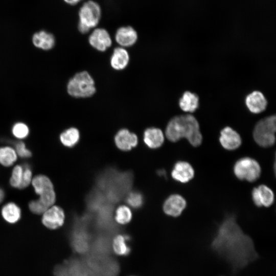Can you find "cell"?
<instances>
[{
    "label": "cell",
    "instance_id": "1",
    "mask_svg": "<svg viewBox=\"0 0 276 276\" xmlns=\"http://www.w3.org/2000/svg\"><path fill=\"white\" fill-rule=\"evenodd\" d=\"M210 247L234 273L259 258L252 239L243 232L234 215L226 216L219 224Z\"/></svg>",
    "mask_w": 276,
    "mask_h": 276
},
{
    "label": "cell",
    "instance_id": "2",
    "mask_svg": "<svg viewBox=\"0 0 276 276\" xmlns=\"http://www.w3.org/2000/svg\"><path fill=\"white\" fill-rule=\"evenodd\" d=\"M165 132L167 138L172 142L185 138L191 145L198 147L202 141L199 123L196 119L190 114L172 118L168 123Z\"/></svg>",
    "mask_w": 276,
    "mask_h": 276
},
{
    "label": "cell",
    "instance_id": "3",
    "mask_svg": "<svg viewBox=\"0 0 276 276\" xmlns=\"http://www.w3.org/2000/svg\"><path fill=\"white\" fill-rule=\"evenodd\" d=\"M101 15V8L97 2L93 0L85 2L79 10L78 28L79 32L85 34L96 27L99 23Z\"/></svg>",
    "mask_w": 276,
    "mask_h": 276
},
{
    "label": "cell",
    "instance_id": "4",
    "mask_svg": "<svg viewBox=\"0 0 276 276\" xmlns=\"http://www.w3.org/2000/svg\"><path fill=\"white\" fill-rule=\"evenodd\" d=\"M67 90L70 96L75 98L89 97L96 91L95 82L88 72H79L69 80Z\"/></svg>",
    "mask_w": 276,
    "mask_h": 276
},
{
    "label": "cell",
    "instance_id": "5",
    "mask_svg": "<svg viewBox=\"0 0 276 276\" xmlns=\"http://www.w3.org/2000/svg\"><path fill=\"white\" fill-rule=\"evenodd\" d=\"M31 185L38 196L36 199L44 207L48 209L55 204L56 195L54 185L48 176L37 174L33 176Z\"/></svg>",
    "mask_w": 276,
    "mask_h": 276
},
{
    "label": "cell",
    "instance_id": "6",
    "mask_svg": "<svg viewBox=\"0 0 276 276\" xmlns=\"http://www.w3.org/2000/svg\"><path fill=\"white\" fill-rule=\"evenodd\" d=\"M275 116H271L259 121L256 125L253 137L256 143L262 147H269L275 143Z\"/></svg>",
    "mask_w": 276,
    "mask_h": 276
},
{
    "label": "cell",
    "instance_id": "7",
    "mask_svg": "<svg viewBox=\"0 0 276 276\" xmlns=\"http://www.w3.org/2000/svg\"><path fill=\"white\" fill-rule=\"evenodd\" d=\"M261 167L255 159L245 157L238 160L234 166L235 176L240 180L254 182L260 176Z\"/></svg>",
    "mask_w": 276,
    "mask_h": 276
},
{
    "label": "cell",
    "instance_id": "8",
    "mask_svg": "<svg viewBox=\"0 0 276 276\" xmlns=\"http://www.w3.org/2000/svg\"><path fill=\"white\" fill-rule=\"evenodd\" d=\"M54 276H89L84 265L75 259L65 261L57 265L53 271Z\"/></svg>",
    "mask_w": 276,
    "mask_h": 276
},
{
    "label": "cell",
    "instance_id": "9",
    "mask_svg": "<svg viewBox=\"0 0 276 276\" xmlns=\"http://www.w3.org/2000/svg\"><path fill=\"white\" fill-rule=\"evenodd\" d=\"M65 220L63 210L59 206L54 204L49 207L41 215V222L50 229H56L62 226Z\"/></svg>",
    "mask_w": 276,
    "mask_h": 276
},
{
    "label": "cell",
    "instance_id": "10",
    "mask_svg": "<svg viewBox=\"0 0 276 276\" xmlns=\"http://www.w3.org/2000/svg\"><path fill=\"white\" fill-rule=\"evenodd\" d=\"M251 197L254 203L258 207H269L273 204L274 199L272 190L264 185L254 188Z\"/></svg>",
    "mask_w": 276,
    "mask_h": 276
},
{
    "label": "cell",
    "instance_id": "11",
    "mask_svg": "<svg viewBox=\"0 0 276 276\" xmlns=\"http://www.w3.org/2000/svg\"><path fill=\"white\" fill-rule=\"evenodd\" d=\"M89 44L99 51H105L112 43L108 31L103 28L95 29L88 38Z\"/></svg>",
    "mask_w": 276,
    "mask_h": 276
},
{
    "label": "cell",
    "instance_id": "12",
    "mask_svg": "<svg viewBox=\"0 0 276 276\" xmlns=\"http://www.w3.org/2000/svg\"><path fill=\"white\" fill-rule=\"evenodd\" d=\"M187 206L185 199L179 194H172L167 198L163 205L164 212L172 217L180 215Z\"/></svg>",
    "mask_w": 276,
    "mask_h": 276
},
{
    "label": "cell",
    "instance_id": "13",
    "mask_svg": "<svg viewBox=\"0 0 276 276\" xmlns=\"http://www.w3.org/2000/svg\"><path fill=\"white\" fill-rule=\"evenodd\" d=\"M219 141L221 146L228 150L238 149L242 143L239 134L230 127H225L220 132Z\"/></svg>",
    "mask_w": 276,
    "mask_h": 276
},
{
    "label": "cell",
    "instance_id": "14",
    "mask_svg": "<svg viewBox=\"0 0 276 276\" xmlns=\"http://www.w3.org/2000/svg\"><path fill=\"white\" fill-rule=\"evenodd\" d=\"M194 174L193 167L190 163L185 161L176 162L171 172L172 178L181 183H186L190 181L194 177Z\"/></svg>",
    "mask_w": 276,
    "mask_h": 276
},
{
    "label": "cell",
    "instance_id": "15",
    "mask_svg": "<svg viewBox=\"0 0 276 276\" xmlns=\"http://www.w3.org/2000/svg\"><path fill=\"white\" fill-rule=\"evenodd\" d=\"M117 146L121 150L127 151L135 147L138 142L137 137L126 129L120 130L114 137Z\"/></svg>",
    "mask_w": 276,
    "mask_h": 276
},
{
    "label": "cell",
    "instance_id": "16",
    "mask_svg": "<svg viewBox=\"0 0 276 276\" xmlns=\"http://www.w3.org/2000/svg\"><path fill=\"white\" fill-rule=\"evenodd\" d=\"M115 39L121 46L130 47L133 45L137 39V33L131 26H123L116 31Z\"/></svg>",
    "mask_w": 276,
    "mask_h": 276
},
{
    "label": "cell",
    "instance_id": "17",
    "mask_svg": "<svg viewBox=\"0 0 276 276\" xmlns=\"http://www.w3.org/2000/svg\"><path fill=\"white\" fill-rule=\"evenodd\" d=\"M246 105L250 112L259 113L266 107L267 102L263 94L259 91H254L246 98Z\"/></svg>",
    "mask_w": 276,
    "mask_h": 276
},
{
    "label": "cell",
    "instance_id": "18",
    "mask_svg": "<svg viewBox=\"0 0 276 276\" xmlns=\"http://www.w3.org/2000/svg\"><path fill=\"white\" fill-rule=\"evenodd\" d=\"M3 219L10 224L18 222L21 217V210L14 202H8L5 204L1 210Z\"/></svg>",
    "mask_w": 276,
    "mask_h": 276
},
{
    "label": "cell",
    "instance_id": "19",
    "mask_svg": "<svg viewBox=\"0 0 276 276\" xmlns=\"http://www.w3.org/2000/svg\"><path fill=\"white\" fill-rule=\"evenodd\" d=\"M144 141L149 148H157L164 143V135L160 129L155 127L149 128L144 133Z\"/></svg>",
    "mask_w": 276,
    "mask_h": 276
},
{
    "label": "cell",
    "instance_id": "20",
    "mask_svg": "<svg viewBox=\"0 0 276 276\" xmlns=\"http://www.w3.org/2000/svg\"><path fill=\"white\" fill-rule=\"evenodd\" d=\"M32 42L37 48L43 50H49L54 47L55 39L53 34L42 30L33 35Z\"/></svg>",
    "mask_w": 276,
    "mask_h": 276
},
{
    "label": "cell",
    "instance_id": "21",
    "mask_svg": "<svg viewBox=\"0 0 276 276\" xmlns=\"http://www.w3.org/2000/svg\"><path fill=\"white\" fill-rule=\"evenodd\" d=\"M129 56L127 51L123 48H116L110 59L112 67L116 70L125 68L128 64Z\"/></svg>",
    "mask_w": 276,
    "mask_h": 276
},
{
    "label": "cell",
    "instance_id": "22",
    "mask_svg": "<svg viewBox=\"0 0 276 276\" xmlns=\"http://www.w3.org/2000/svg\"><path fill=\"white\" fill-rule=\"evenodd\" d=\"M198 102L197 95L190 91H186L180 99L179 104L183 111L193 112L198 108Z\"/></svg>",
    "mask_w": 276,
    "mask_h": 276
},
{
    "label": "cell",
    "instance_id": "23",
    "mask_svg": "<svg viewBox=\"0 0 276 276\" xmlns=\"http://www.w3.org/2000/svg\"><path fill=\"white\" fill-rule=\"evenodd\" d=\"M18 158L13 147L3 146L0 147V165L10 167L14 165Z\"/></svg>",
    "mask_w": 276,
    "mask_h": 276
},
{
    "label": "cell",
    "instance_id": "24",
    "mask_svg": "<svg viewBox=\"0 0 276 276\" xmlns=\"http://www.w3.org/2000/svg\"><path fill=\"white\" fill-rule=\"evenodd\" d=\"M80 139L79 130L75 127H71L64 130L59 136L61 143L64 146L71 148L76 145Z\"/></svg>",
    "mask_w": 276,
    "mask_h": 276
},
{
    "label": "cell",
    "instance_id": "25",
    "mask_svg": "<svg viewBox=\"0 0 276 276\" xmlns=\"http://www.w3.org/2000/svg\"><path fill=\"white\" fill-rule=\"evenodd\" d=\"M128 237L123 235H118L113 239L112 248L113 251L120 256L127 255L130 251V247L128 244Z\"/></svg>",
    "mask_w": 276,
    "mask_h": 276
},
{
    "label": "cell",
    "instance_id": "26",
    "mask_svg": "<svg viewBox=\"0 0 276 276\" xmlns=\"http://www.w3.org/2000/svg\"><path fill=\"white\" fill-rule=\"evenodd\" d=\"M23 171L22 165H16L13 167L9 178V184L12 188L20 189Z\"/></svg>",
    "mask_w": 276,
    "mask_h": 276
},
{
    "label": "cell",
    "instance_id": "27",
    "mask_svg": "<svg viewBox=\"0 0 276 276\" xmlns=\"http://www.w3.org/2000/svg\"><path fill=\"white\" fill-rule=\"evenodd\" d=\"M11 131L13 135L16 139L22 141L28 137L30 133V129L26 124L19 122L13 125Z\"/></svg>",
    "mask_w": 276,
    "mask_h": 276
},
{
    "label": "cell",
    "instance_id": "28",
    "mask_svg": "<svg viewBox=\"0 0 276 276\" xmlns=\"http://www.w3.org/2000/svg\"><path fill=\"white\" fill-rule=\"evenodd\" d=\"M132 218V213L130 209L125 205L120 206L116 210L115 219L120 224L128 223Z\"/></svg>",
    "mask_w": 276,
    "mask_h": 276
},
{
    "label": "cell",
    "instance_id": "29",
    "mask_svg": "<svg viewBox=\"0 0 276 276\" xmlns=\"http://www.w3.org/2000/svg\"><path fill=\"white\" fill-rule=\"evenodd\" d=\"M17 156L21 158H28L31 157L32 153L28 149L25 143L22 141L18 140L16 142L13 147Z\"/></svg>",
    "mask_w": 276,
    "mask_h": 276
},
{
    "label": "cell",
    "instance_id": "30",
    "mask_svg": "<svg viewBox=\"0 0 276 276\" xmlns=\"http://www.w3.org/2000/svg\"><path fill=\"white\" fill-rule=\"evenodd\" d=\"M126 200L131 206L138 208L141 207L143 203V197L140 193L133 191L128 195Z\"/></svg>",
    "mask_w": 276,
    "mask_h": 276
},
{
    "label": "cell",
    "instance_id": "31",
    "mask_svg": "<svg viewBox=\"0 0 276 276\" xmlns=\"http://www.w3.org/2000/svg\"><path fill=\"white\" fill-rule=\"evenodd\" d=\"M24 171L20 189L28 187L31 184L33 177V172L30 166L28 164L23 165Z\"/></svg>",
    "mask_w": 276,
    "mask_h": 276
},
{
    "label": "cell",
    "instance_id": "32",
    "mask_svg": "<svg viewBox=\"0 0 276 276\" xmlns=\"http://www.w3.org/2000/svg\"><path fill=\"white\" fill-rule=\"evenodd\" d=\"M28 208L33 214L41 215L48 209L37 199L31 200L28 203Z\"/></svg>",
    "mask_w": 276,
    "mask_h": 276
},
{
    "label": "cell",
    "instance_id": "33",
    "mask_svg": "<svg viewBox=\"0 0 276 276\" xmlns=\"http://www.w3.org/2000/svg\"><path fill=\"white\" fill-rule=\"evenodd\" d=\"M5 190L0 187V204L3 202L5 198Z\"/></svg>",
    "mask_w": 276,
    "mask_h": 276
},
{
    "label": "cell",
    "instance_id": "34",
    "mask_svg": "<svg viewBox=\"0 0 276 276\" xmlns=\"http://www.w3.org/2000/svg\"><path fill=\"white\" fill-rule=\"evenodd\" d=\"M81 1L82 0H64L65 3L71 5H76Z\"/></svg>",
    "mask_w": 276,
    "mask_h": 276
}]
</instances>
